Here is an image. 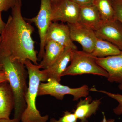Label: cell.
Wrapping results in <instances>:
<instances>
[{
    "label": "cell",
    "mask_w": 122,
    "mask_h": 122,
    "mask_svg": "<svg viewBox=\"0 0 122 122\" xmlns=\"http://www.w3.org/2000/svg\"><path fill=\"white\" fill-rule=\"evenodd\" d=\"M21 6V0H16L0 34V57H8L24 63L29 60L38 65L35 42L32 37L34 29L22 16Z\"/></svg>",
    "instance_id": "cell-1"
},
{
    "label": "cell",
    "mask_w": 122,
    "mask_h": 122,
    "mask_svg": "<svg viewBox=\"0 0 122 122\" xmlns=\"http://www.w3.org/2000/svg\"><path fill=\"white\" fill-rule=\"evenodd\" d=\"M0 64L2 66V70L7 76L14 95L13 118L20 122L26 107L25 96L28 86L27 82L28 70L25 63L18 60H11L8 57H0Z\"/></svg>",
    "instance_id": "cell-2"
},
{
    "label": "cell",
    "mask_w": 122,
    "mask_h": 122,
    "mask_svg": "<svg viewBox=\"0 0 122 122\" xmlns=\"http://www.w3.org/2000/svg\"><path fill=\"white\" fill-rule=\"evenodd\" d=\"M25 64L28 73L29 82L28 90L25 96L26 107L21 118L22 122H46L49 116H42L36 106V99L38 93L39 84L47 81L48 78L39 64L35 65L27 60Z\"/></svg>",
    "instance_id": "cell-3"
},
{
    "label": "cell",
    "mask_w": 122,
    "mask_h": 122,
    "mask_svg": "<svg viewBox=\"0 0 122 122\" xmlns=\"http://www.w3.org/2000/svg\"><path fill=\"white\" fill-rule=\"evenodd\" d=\"M71 64L68 66L62 76L66 75L91 74L107 78L108 73L96 62L95 58L90 54L83 51L73 50Z\"/></svg>",
    "instance_id": "cell-4"
},
{
    "label": "cell",
    "mask_w": 122,
    "mask_h": 122,
    "mask_svg": "<svg viewBox=\"0 0 122 122\" xmlns=\"http://www.w3.org/2000/svg\"><path fill=\"white\" fill-rule=\"evenodd\" d=\"M89 91L90 89L86 85L78 88H72L61 85L54 79H48L47 82H41L39 84L38 95H50L58 100H62L65 95H70L73 97V101H77L81 97H87Z\"/></svg>",
    "instance_id": "cell-5"
},
{
    "label": "cell",
    "mask_w": 122,
    "mask_h": 122,
    "mask_svg": "<svg viewBox=\"0 0 122 122\" xmlns=\"http://www.w3.org/2000/svg\"><path fill=\"white\" fill-rule=\"evenodd\" d=\"M52 7L51 0H41L40 9L37 15L30 19H25L30 23L35 24L38 30L40 45L38 54V61L41 60L45 52L46 37L49 27L52 23Z\"/></svg>",
    "instance_id": "cell-6"
},
{
    "label": "cell",
    "mask_w": 122,
    "mask_h": 122,
    "mask_svg": "<svg viewBox=\"0 0 122 122\" xmlns=\"http://www.w3.org/2000/svg\"><path fill=\"white\" fill-rule=\"evenodd\" d=\"M51 20L67 24L78 22L80 6L71 0H62L52 5Z\"/></svg>",
    "instance_id": "cell-7"
},
{
    "label": "cell",
    "mask_w": 122,
    "mask_h": 122,
    "mask_svg": "<svg viewBox=\"0 0 122 122\" xmlns=\"http://www.w3.org/2000/svg\"><path fill=\"white\" fill-rule=\"evenodd\" d=\"M67 25L72 41L80 44L83 52L91 53L94 50L97 38L93 30L79 22Z\"/></svg>",
    "instance_id": "cell-8"
},
{
    "label": "cell",
    "mask_w": 122,
    "mask_h": 122,
    "mask_svg": "<svg viewBox=\"0 0 122 122\" xmlns=\"http://www.w3.org/2000/svg\"><path fill=\"white\" fill-rule=\"evenodd\" d=\"M94 30L96 37L113 44L122 52V25L117 20L102 21Z\"/></svg>",
    "instance_id": "cell-9"
},
{
    "label": "cell",
    "mask_w": 122,
    "mask_h": 122,
    "mask_svg": "<svg viewBox=\"0 0 122 122\" xmlns=\"http://www.w3.org/2000/svg\"><path fill=\"white\" fill-rule=\"evenodd\" d=\"M95 58L97 63L108 73L109 81L122 84V52L117 55L102 58Z\"/></svg>",
    "instance_id": "cell-10"
},
{
    "label": "cell",
    "mask_w": 122,
    "mask_h": 122,
    "mask_svg": "<svg viewBox=\"0 0 122 122\" xmlns=\"http://www.w3.org/2000/svg\"><path fill=\"white\" fill-rule=\"evenodd\" d=\"M49 41L55 42L65 48L77 49V46L71 38L69 29L67 24L52 22L46 34V43Z\"/></svg>",
    "instance_id": "cell-11"
},
{
    "label": "cell",
    "mask_w": 122,
    "mask_h": 122,
    "mask_svg": "<svg viewBox=\"0 0 122 122\" xmlns=\"http://www.w3.org/2000/svg\"><path fill=\"white\" fill-rule=\"evenodd\" d=\"M73 49L65 48L60 56L52 65L42 70L48 79H54L60 82L61 77L71 61Z\"/></svg>",
    "instance_id": "cell-12"
},
{
    "label": "cell",
    "mask_w": 122,
    "mask_h": 122,
    "mask_svg": "<svg viewBox=\"0 0 122 122\" xmlns=\"http://www.w3.org/2000/svg\"><path fill=\"white\" fill-rule=\"evenodd\" d=\"M15 107L13 91L8 81L0 82V119H9Z\"/></svg>",
    "instance_id": "cell-13"
},
{
    "label": "cell",
    "mask_w": 122,
    "mask_h": 122,
    "mask_svg": "<svg viewBox=\"0 0 122 122\" xmlns=\"http://www.w3.org/2000/svg\"><path fill=\"white\" fill-rule=\"evenodd\" d=\"M101 99H96L92 101L91 96L86 97L84 99H80L74 111L80 122H87V119L95 114L98 110L101 103Z\"/></svg>",
    "instance_id": "cell-14"
},
{
    "label": "cell",
    "mask_w": 122,
    "mask_h": 122,
    "mask_svg": "<svg viewBox=\"0 0 122 122\" xmlns=\"http://www.w3.org/2000/svg\"><path fill=\"white\" fill-rule=\"evenodd\" d=\"M101 21L99 13L93 4L80 7L79 23L94 30Z\"/></svg>",
    "instance_id": "cell-15"
},
{
    "label": "cell",
    "mask_w": 122,
    "mask_h": 122,
    "mask_svg": "<svg viewBox=\"0 0 122 122\" xmlns=\"http://www.w3.org/2000/svg\"><path fill=\"white\" fill-rule=\"evenodd\" d=\"M65 48L63 46L53 41L46 42L44 55L39 64L41 69H47L52 65L62 53Z\"/></svg>",
    "instance_id": "cell-16"
},
{
    "label": "cell",
    "mask_w": 122,
    "mask_h": 122,
    "mask_svg": "<svg viewBox=\"0 0 122 122\" xmlns=\"http://www.w3.org/2000/svg\"><path fill=\"white\" fill-rule=\"evenodd\" d=\"M122 51L113 44L97 38L94 48L91 53L95 57L102 58L120 54Z\"/></svg>",
    "instance_id": "cell-17"
},
{
    "label": "cell",
    "mask_w": 122,
    "mask_h": 122,
    "mask_svg": "<svg viewBox=\"0 0 122 122\" xmlns=\"http://www.w3.org/2000/svg\"><path fill=\"white\" fill-rule=\"evenodd\" d=\"M93 4L97 9L102 21L116 20L111 0H94Z\"/></svg>",
    "instance_id": "cell-18"
},
{
    "label": "cell",
    "mask_w": 122,
    "mask_h": 122,
    "mask_svg": "<svg viewBox=\"0 0 122 122\" xmlns=\"http://www.w3.org/2000/svg\"><path fill=\"white\" fill-rule=\"evenodd\" d=\"M90 91L100 92L107 95L110 97L116 100L118 102L117 106L113 109L114 113L116 115H120L122 114V95L119 94H114L102 90H97L95 87H92L90 89Z\"/></svg>",
    "instance_id": "cell-19"
},
{
    "label": "cell",
    "mask_w": 122,
    "mask_h": 122,
    "mask_svg": "<svg viewBox=\"0 0 122 122\" xmlns=\"http://www.w3.org/2000/svg\"><path fill=\"white\" fill-rule=\"evenodd\" d=\"M77 118L74 113L68 111L64 112L62 117L57 120L54 118L51 119L50 122H78Z\"/></svg>",
    "instance_id": "cell-20"
},
{
    "label": "cell",
    "mask_w": 122,
    "mask_h": 122,
    "mask_svg": "<svg viewBox=\"0 0 122 122\" xmlns=\"http://www.w3.org/2000/svg\"><path fill=\"white\" fill-rule=\"evenodd\" d=\"M116 20L122 25V0H111Z\"/></svg>",
    "instance_id": "cell-21"
},
{
    "label": "cell",
    "mask_w": 122,
    "mask_h": 122,
    "mask_svg": "<svg viewBox=\"0 0 122 122\" xmlns=\"http://www.w3.org/2000/svg\"><path fill=\"white\" fill-rule=\"evenodd\" d=\"M16 0H0V12L8 11L15 5Z\"/></svg>",
    "instance_id": "cell-22"
},
{
    "label": "cell",
    "mask_w": 122,
    "mask_h": 122,
    "mask_svg": "<svg viewBox=\"0 0 122 122\" xmlns=\"http://www.w3.org/2000/svg\"><path fill=\"white\" fill-rule=\"evenodd\" d=\"M81 6L89 5L93 4L94 0H71Z\"/></svg>",
    "instance_id": "cell-23"
},
{
    "label": "cell",
    "mask_w": 122,
    "mask_h": 122,
    "mask_svg": "<svg viewBox=\"0 0 122 122\" xmlns=\"http://www.w3.org/2000/svg\"><path fill=\"white\" fill-rule=\"evenodd\" d=\"M5 81H8L7 76L3 70L0 71V82Z\"/></svg>",
    "instance_id": "cell-24"
},
{
    "label": "cell",
    "mask_w": 122,
    "mask_h": 122,
    "mask_svg": "<svg viewBox=\"0 0 122 122\" xmlns=\"http://www.w3.org/2000/svg\"><path fill=\"white\" fill-rule=\"evenodd\" d=\"M1 13L0 12V34H1L4 30L5 25V23L4 22L1 17Z\"/></svg>",
    "instance_id": "cell-25"
},
{
    "label": "cell",
    "mask_w": 122,
    "mask_h": 122,
    "mask_svg": "<svg viewBox=\"0 0 122 122\" xmlns=\"http://www.w3.org/2000/svg\"><path fill=\"white\" fill-rule=\"evenodd\" d=\"M0 122H20L15 119H0Z\"/></svg>",
    "instance_id": "cell-26"
},
{
    "label": "cell",
    "mask_w": 122,
    "mask_h": 122,
    "mask_svg": "<svg viewBox=\"0 0 122 122\" xmlns=\"http://www.w3.org/2000/svg\"><path fill=\"white\" fill-rule=\"evenodd\" d=\"M115 120L113 119H107L105 115L103 114V117L102 120L100 122H115Z\"/></svg>",
    "instance_id": "cell-27"
},
{
    "label": "cell",
    "mask_w": 122,
    "mask_h": 122,
    "mask_svg": "<svg viewBox=\"0 0 122 122\" xmlns=\"http://www.w3.org/2000/svg\"><path fill=\"white\" fill-rule=\"evenodd\" d=\"M62 0H51L52 5L58 3Z\"/></svg>",
    "instance_id": "cell-28"
},
{
    "label": "cell",
    "mask_w": 122,
    "mask_h": 122,
    "mask_svg": "<svg viewBox=\"0 0 122 122\" xmlns=\"http://www.w3.org/2000/svg\"><path fill=\"white\" fill-rule=\"evenodd\" d=\"M1 36H0V43L1 41ZM2 70V66L0 64V71Z\"/></svg>",
    "instance_id": "cell-29"
},
{
    "label": "cell",
    "mask_w": 122,
    "mask_h": 122,
    "mask_svg": "<svg viewBox=\"0 0 122 122\" xmlns=\"http://www.w3.org/2000/svg\"><path fill=\"white\" fill-rule=\"evenodd\" d=\"M118 87L119 89L122 90V84H119L118 86Z\"/></svg>",
    "instance_id": "cell-30"
},
{
    "label": "cell",
    "mask_w": 122,
    "mask_h": 122,
    "mask_svg": "<svg viewBox=\"0 0 122 122\" xmlns=\"http://www.w3.org/2000/svg\"></svg>",
    "instance_id": "cell-31"
}]
</instances>
